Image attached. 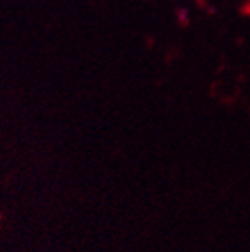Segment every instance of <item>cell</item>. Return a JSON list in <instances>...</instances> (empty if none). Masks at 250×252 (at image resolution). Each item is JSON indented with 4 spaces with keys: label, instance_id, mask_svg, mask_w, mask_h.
<instances>
[{
    "label": "cell",
    "instance_id": "cell-1",
    "mask_svg": "<svg viewBox=\"0 0 250 252\" xmlns=\"http://www.w3.org/2000/svg\"><path fill=\"white\" fill-rule=\"evenodd\" d=\"M177 20H179V23L188 25V21H189V11H188V9H186V7L177 9Z\"/></svg>",
    "mask_w": 250,
    "mask_h": 252
}]
</instances>
